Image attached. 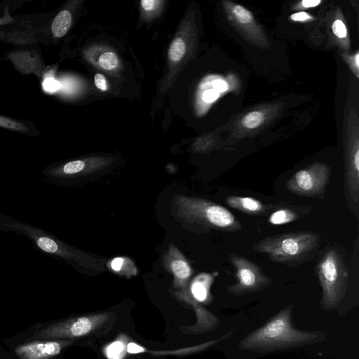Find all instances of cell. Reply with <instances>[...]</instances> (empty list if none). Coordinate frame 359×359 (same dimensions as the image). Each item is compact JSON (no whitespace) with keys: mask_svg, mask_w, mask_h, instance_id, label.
I'll return each mask as SVG.
<instances>
[{"mask_svg":"<svg viewBox=\"0 0 359 359\" xmlns=\"http://www.w3.org/2000/svg\"><path fill=\"white\" fill-rule=\"evenodd\" d=\"M264 120L261 111H254L247 114L242 119V125L247 128L253 129L259 126Z\"/></svg>","mask_w":359,"mask_h":359,"instance_id":"9a60e30c","label":"cell"},{"mask_svg":"<svg viewBox=\"0 0 359 359\" xmlns=\"http://www.w3.org/2000/svg\"><path fill=\"white\" fill-rule=\"evenodd\" d=\"M348 62H351V67L353 69V72H355L357 77H358V67H359V54L356 53L355 55L351 59L348 60Z\"/></svg>","mask_w":359,"mask_h":359,"instance_id":"484cf974","label":"cell"},{"mask_svg":"<svg viewBox=\"0 0 359 359\" xmlns=\"http://www.w3.org/2000/svg\"><path fill=\"white\" fill-rule=\"evenodd\" d=\"M212 278L208 281H195L191 287V293L194 297L200 302H207L209 299V288Z\"/></svg>","mask_w":359,"mask_h":359,"instance_id":"7c38bea8","label":"cell"},{"mask_svg":"<svg viewBox=\"0 0 359 359\" xmlns=\"http://www.w3.org/2000/svg\"><path fill=\"white\" fill-rule=\"evenodd\" d=\"M317 274L322 287V309L333 311L346 296L348 271L341 256L334 249H330L317 265Z\"/></svg>","mask_w":359,"mask_h":359,"instance_id":"3957f363","label":"cell"},{"mask_svg":"<svg viewBox=\"0 0 359 359\" xmlns=\"http://www.w3.org/2000/svg\"><path fill=\"white\" fill-rule=\"evenodd\" d=\"M226 202L232 208L249 214H259L265 208L262 202L252 197L230 196Z\"/></svg>","mask_w":359,"mask_h":359,"instance_id":"ba28073f","label":"cell"},{"mask_svg":"<svg viewBox=\"0 0 359 359\" xmlns=\"http://www.w3.org/2000/svg\"><path fill=\"white\" fill-rule=\"evenodd\" d=\"M72 23V15L69 11L62 10L53 19L51 24V32L56 38H60L67 34Z\"/></svg>","mask_w":359,"mask_h":359,"instance_id":"30bf717a","label":"cell"},{"mask_svg":"<svg viewBox=\"0 0 359 359\" xmlns=\"http://www.w3.org/2000/svg\"><path fill=\"white\" fill-rule=\"evenodd\" d=\"M297 213L291 209L283 208L274 211L269 217V222L273 225H282L296 220Z\"/></svg>","mask_w":359,"mask_h":359,"instance_id":"8fae6325","label":"cell"},{"mask_svg":"<svg viewBox=\"0 0 359 359\" xmlns=\"http://www.w3.org/2000/svg\"><path fill=\"white\" fill-rule=\"evenodd\" d=\"M171 269L175 277L181 280L187 279L191 275V269L184 260H175L171 264Z\"/></svg>","mask_w":359,"mask_h":359,"instance_id":"2e32d148","label":"cell"},{"mask_svg":"<svg viewBox=\"0 0 359 359\" xmlns=\"http://www.w3.org/2000/svg\"><path fill=\"white\" fill-rule=\"evenodd\" d=\"M43 90L47 93H54L60 87V83L52 77L46 78L42 83Z\"/></svg>","mask_w":359,"mask_h":359,"instance_id":"7402d4cb","label":"cell"},{"mask_svg":"<svg viewBox=\"0 0 359 359\" xmlns=\"http://www.w3.org/2000/svg\"><path fill=\"white\" fill-rule=\"evenodd\" d=\"M332 32L334 35L339 39H344L347 36V29L344 22L340 20L337 19L334 21L332 26Z\"/></svg>","mask_w":359,"mask_h":359,"instance_id":"44dd1931","label":"cell"},{"mask_svg":"<svg viewBox=\"0 0 359 359\" xmlns=\"http://www.w3.org/2000/svg\"><path fill=\"white\" fill-rule=\"evenodd\" d=\"M0 128L24 134H34L39 131L31 121H22L0 114Z\"/></svg>","mask_w":359,"mask_h":359,"instance_id":"9c48e42d","label":"cell"},{"mask_svg":"<svg viewBox=\"0 0 359 359\" xmlns=\"http://www.w3.org/2000/svg\"><path fill=\"white\" fill-rule=\"evenodd\" d=\"M290 18L294 21H305L312 19V17L305 12H298L292 14Z\"/></svg>","mask_w":359,"mask_h":359,"instance_id":"d4e9b609","label":"cell"},{"mask_svg":"<svg viewBox=\"0 0 359 359\" xmlns=\"http://www.w3.org/2000/svg\"><path fill=\"white\" fill-rule=\"evenodd\" d=\"M126 351L130 354L140 353L145 351L144 347L134 342H130L127 345Z\"/></svg>","mask_w":359,"mask_h":359,"instance_id":"cb8c5ba5","label":"cell"},{"mask_svg":"<svg viewBox=\"0 0 359 359\" xmlns=\"http://www.w3.org/2000/svg\"><path fill=\"white\" fill-rule=\"evenodd\" d=\"M85 166L83 161L81 160L73 161L67 163L63 167L65 174H74L81 171Z\"/></svg>","mask_w":359,"mask_h":359,"instance_id":"ffe728a7","label":"cell"},{"mask_svg":"<svg viewBox=\"0 0 359 359\" xmlns=\"http://www.w3.org/2000/svg\"><path fill=\"white\" fill-rule=\"evenodd\" d=\"M108 359H122L125 355V346L121 341H114L106 350Z\"/></svg>","mask_w":359,"mask_h":359,"instance_id":"e0dca14e","label":"cell"},{"mask_svg":"<svg viewBox=\"0 0 359 359\" xmlns=\"http://www.w3.org/2000/svg\"><path fill=\"white\" fill-rule=\"evenodd\" d=\"M319 235L312 231H297L262 239L253 250L266 255L276 262H292L303 259L318 246Z\"/></svg>","mask_w":359,"mask_h":359,"instance_id":"7a4b0ae2","label":"cell"},{"mask_svg":"<svg viewBox=\"0 0 359 359\" xmlns=\"http://www.w3.org/2000/svg\"><path fill=\"white\" fill-rule=\"evenodd\" d=\"M72 342L67 339L33 341L18 346L15 353L20 359H50Z\"/></svg>","mask_w":359,"mask_h":359,"instance_id":"52a82bcc","label":"cell"},{"mask_svg":"<svg viewBox=\"0 0 359 359\" xmlns=\"http://www.w3.org/2000/svg\"><path fill=\"white\" fill-rule=\"evenodd\" d=\"M321 3L320 0H304L302 5L304 8L316 7Z\"/></svg>","mask_w":359,"mask_h":359,"instance_id":"f1b7e54d","label":"cell"},{"mask_svg":"<svg viewBox=\"0 0 359 359\" xmlns=\"http://www.w3.org/2000/svg\"><path fill=\"white\" fill-rule=\"evenodd\" d=\"M294 305L280 311L262 327L251 332L239 343L244 351L259 353H272L319 343L327 338L320 331H304L296 328L292 322Z\"/></svg>","mask_w":359,"mask_h":359,"instance_id":"6da1fadb","label":"cell"},{"mask_svg":"<svg viewBox=\"0 0 359 359\" xmlns=\"http://www.w3.org/2000/svg\"><path fill=\"white\" fill-rule=\"evenodd\" d=\"M231 5V14L237 22L244 25H252L255 22L253 15L248 9L238 4Z\"/></svg>","mask_w":359,"mask_h":359,"instance_id":"4fadbf2b","label":"cell"},{"mask_svg":"<svg viewBox=\"0 0 359 359\" xmlns=\"http://www.w3.org/2000/svg\"><path fill=\"white\" fill-rule=\"evenodd\" d=\"M0 359H1V358H0Z\"/></svg>","mask_w":359,"mask_h":359,"instance_id":"4dcf8cb0","label":"cell"},{"mask_svg":"<svg viewBox=\"0 0 359 359\" xmlns=\"http://www.w3.org/2000/svg\"><path fill=\"white\" fill-rule=\"evenodd\" d=\"M107 318L106 313L77 317L48 325L37 330L34 336L46 340L81 337L97 329Z\"/></svg>","mask_w":359,"mask_h":359,"instance_id":"277c9868","label":"cell"},{"mask_svg":"<svg viewBox=\"0 0 359 359\" xmlns=\"http://www.w3.org/2000/svg\"><path fill=\"white\" fill-rule=\"evenodd\" d=\"M94 81L96 87L100 90L104 91L107 90L106 79L104 75L97 73L94 77Z\"/></svg>","mask_w":359,"mask_h":359,"instance_id":"603a6c76","label":"cell"},{"mask_svg":"<svg viewBox=\"0 0 359 359\" xmlns=\"http://www.w3.org/2000/svg\"><path fill=\"white\" fill-rule=\"evenodd\" d=\"M330 170L321 163L312 164L297 171L286 182L287 189L301 196H316L322 194L327 184Z\"/></svg>","mask_w":359,"mask_h":359,"instance_id":"8992f818","label":"cell"},{"mask_svg":"<svg viewBox=\"0 0 359 359\" xmlns=\"http://www.w3.org/2000/svg\"><path fill=\"white\" fill-rule=\"evenodd\" d=\"M229 259L234 266L237 282L227 287V292L234 296L248 294L269 286L272 280L263 273L254 262L237 254H231Z\"/></svg>","mask_w":359,"mask_h":359,"instance_id":"5b68a950","label":"cell"},{"mask_svg":"<svg viewBox=\"0 0 359 359\" xmlns=\"http://www.w3.org/2000/svg\"><path fill=\"white\" fill-rule=\"evenodd\" d=\"M123 259L121 257H116L111 262V267L115 271H119L123 264Z\"/></svg>","mask_w":359,"mask_h":359,"instance_id":"4316f807","label":"cell"},{"mask_svg":"<svg viewBox=\"0 0 359 359\" xmlns=\"http://www.w3.org/2000/svg\"><path fill=\"white\" fill-rule=\"evenodd\" d=\"M38 246L45 252L53 253L57 250V243L48 237H40L37 240Z\"/></svg>","mask_w":359,"mask_h":359,"instance_id":"d6986e66","label":"cell"},{"mask_svg":"<svg viewBox=\"0 0 359 359\" xmlns=\"http://www.w3.org/2000/svg\"><path fill=\"white\" fill-rule=\"evenodd\" d=\"M158 2L154 0H142L141 1L142 8L146 11L151 10L154 8L155 4Z\"/></svg>","mask_w":359,"mask_h":359,"instance_id":"f546056e","label":"cell"},{"mask_svg":"<svg viewBox=\"0 0 359 359\" xmlns=\"http://www.w3.org/2000/svg\"><path fill=\"white\" fill-rule=\"evenodd\" d=\"M117 57L111 52H107L101 55L99 58L100 66L106 70H110L116 67L117 65Z\"/></svg>","mask_w":359,"mask_h":359,"instance_id":"ac0fdd59","label":"cell"},{"mask_svg":"<svg viewBox=\"0 0 359 359\" xmlns=\"http://www.w3.org/2000/svg\"><path fill=\"white\" fill-rule=\"evenodd\" d=\"M186 52V44L184 41L180 38L175 39L169 48L168 55L173 62L180 60Z\"/></svg>","mask_w":359,"mask_h":359,"instance_id":"5bb4252c","label":"cell"},{"mask_svg":"<svg viewBox=\"0 0 359 359\" xmlns=\"http://www.w3.org/2000/svg\"><path fill=\"white\" fill-rule=\"evenodd\" d=\"M217 96V93L214 90H209L205 92L203 98L205 102H210L213 101Z\"/></svg>","mask_w":359,"mask_h":359,"instance_id":"83f0119b","label":"cell"}]
</instances>
